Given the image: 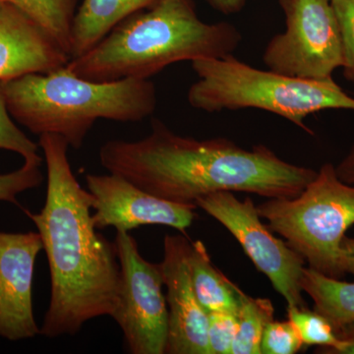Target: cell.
<instances>
[{"mask_svg":"<svg viewBox=\"0 0 354 354\" xmlns=\"http://www.w3.org/2000/svg\"><path fill=\"white\" fill-rule=\"evenodd\" d=\"M197 208L221 223L239 242L258 271L271 281L288 307H306L300 279L305 260L286 242L277 239L261 221L250 197L239 200L234 192L221 191L199 198Z\"/></svg>","mask_w":354,"mask_h":354,"instance_id":"obj_9","label":"cell"},{"mask_svg":"<svg viewBox=\"0 0 354 354\" xmlns=\"http://www.w3.org/2000/svg\"><path fill=\"white\" fill-rule=\"evenodd\" d=\"M43 249L38 232H0V337L7 341L39 335L32 308V279Z\"/></svg>","mask_w":354,"mask_h":354,"instance_id":"obj_11","label":"cell"},{"mask_svg":"<svg viewBox=\"0 0 354 354\" xmlns=\"http://www.w3.org/2000/svg\"><path fill=\"white\" fill-rule=\"evenodd\" d=\"M339 344L334 348L322 351L323 354H354V322L335 330Z\"/></svg>","mask_w":354,"mask_h":354,"instance_id":"obj_25","label":"cell"},{"mask_svg":"<svg viewBox=\"0 0 354 354\" xmlns=\"http://www.w3.org/2000/svg\"><path fill=\"white\" fill-rule=\"evenodd\" d=\"M85 180L97 230L129 232L143 225H165L186 234L196 216V205L160 199L118 174H87Z\"/></svg>","mask_w":354,"mask_h":354,"instance_id":"obj_10","label":"cell"},{"mask_svg":"<svg viewBox=\"0 0 354 354\" xmlns=\"http://www.w3.org/2000/svg\"><path fill=\"white\" fill-rule=\"evenodd\" d=\"M43 158L24 160L16 171L0 174V201L18 205V196L25 191L39 187L44 183Z\"/></svg>","mask_w":354,"mask_h":354,"instance_id":"obj_20","label":"cell"},{"mask_svg":"<svg viewBox=\"0 0 354 354\" xmlns=\"http://www.w3.org/2000/svg\"><path fill=\"white\" fill-rule=\"evenodd\" d=\"M274 315L271 300L244 295L232 354H261L263 333L268 323L274 320Z\"/></svg>","mask_w":354,"mask_h":354,"instance_id":"obj_18","label":"cell"},{"mask_svg":"<svg viewBox=\"0 0 354 354\" xmlns=\"http://www.w3.org/2000/svg\"><path fill=\"white\" fill-rule=\"evenodd\" d=\"M339 264L342 274L354 277V239L346 235L342 241Z\"/></svg>","mask_w":354,"mask_h":354,"instance_id":"obj_26","label":"cell"},{"mask_svg":"<svg viewBox=\"0 0 354 354\" xmlns=\"http://www.w3.org/2000/svg\"><path fill=\"white\" fill-rule=\"evenodd\" d=\"M46 165L43 209H24L41 237L50 272V300L39 335L73 337L88 321L113 317L120 305L121 270L115 244L97 232L91 194L77 180L57 134L39 136Z\"/></svg>","mask_w":354,"mask_h":354,"instance_id":"obj_1","label":"cell"},{"mask_svg":"<svg viewBox=\"0 0 354 354\" xmlns=\"http://www.w3.org/2000/svg\"><path fill=\"white\" fill-rule=\"evenodd\" d=\"M299 283L302 291L313 300L314 310L326 317L335 330L354 322V283L304 267Z\"/></svg>","mask_w":354,"mask_h":354,"instance_id":"obj_16","label":"cell"},{"mask_svg":"<svg viewBox=\"0 0 354 354\" xmlns=\"http://www.w3.org/2000/svg\"><path fill=\"white\" fill-rule=\"evenodd\" d=\"M335 171L342 181L354 185V145L348 155L335 167Z\"/></svg>","mask_w":354,"mask_h":354,"instance_id":"obj_27","label":"cell"},{"mask_svg":"<svg viewBox=\"0 0 354 354\" xmlns=\"http://www.w3.org/2000/svg\"><path fill=\"white\" fill-rule=\"evenodd\" d=\"M9 113L6 97L0 87V149L20 155L24 160H38L39 144L28 138L22 130L13 122Z\"/></svg>","mask_w":354,"mask_h":354,"instance_id":"obj_21","label":"cell"},{"mask_svg":"<svg viewBox=\"0 0 354 354\" xmlns=\"http://www.w3.org/2000/svg\"><path fill=\"white\" fill-rule=\"evenodd\" d=\"M295 325L290 320L285 322L271 321L266 326L261 341V354H295L304 348Z\"/></svg>","mask_w":354,"mask_h":354,"instance_id":"obj_22","label":"cell"},{"mask_svg":"<svg viewBox=\"0 0 354 354\" xmlns=\"http://www.w3.org/2000/svg\"><path fill=\"white\" fill-rule=\"evenodd\" d=\"M186 234L165 235L164 258L160 263L169 310L167 354H209V315L193 288Z\"/></svg>","mask_w":354,"mask_h":354,"instance_id":"obj_12","label":"cell"},{"mask_svg":"<svg viewBox=\"0 0 354 354\" xmlns=\"http://www.w3.org/2000/svg\"><path fill=\"white\" fill-rule=\"evenodd\" d=\"M0 87L13 118L34 134H57L80 149L99 120L139 122L157 108L155 85L145 79L94 82L66 65L48 73L2 81Z\"/></svg>","mask_w":354,"mask_h":354,"instance_id":"obj_4","label":"cell"},{"mask_svg":"<svg viewBox=\"0 0 354 354\" xmlns=\"http://www.w3.org/2000/svg\"><path fill=\"white\" fill-rule=\"evenodd\" d=\"M332 4L341 31L344 76L354 82V0H332Z\"/></svg>","mask_w":354,"mask_h":354,"instance_id":"obj_24","label":"cell"},{"mask_svg":"<svg viewBox=\"0 0 354 354\" xmlns=\"http://www.w3.org/2000/svg\"><path fill=\"white\" fill-rule=\"evenodd\" d=\"M121 270L120 299L111 318L120 326L125 348L132 354H165L169 310L160 264L140 253L128 232L114 239Z\"/></svg>","mask_w":354,"mask_h":354,"instance_id":"obj_8","label":"cell"},{"mask_svg":"<svg viewBox=\"0 0 354 354\" xmlns=\"http://www.w3.org/2000/svg\"><path fill=\"white\" fill-rule=\"evenodd\" d=\"M286 31L272 37L263 60L291 77L327 80L342 67L341 31L332 0H279Z\"/></svg>","mask_w":354,"mask_h":354,"instance_id":"obj_7","label":"cell"},{"mask_svg":"<svg viewBox=\"0 0 354 354\" xmlns=\"http://www.w3.org/2000/svg\"><path fill=\"white\" fill-rule=\"evenodd\" d=\"M0 3L19 9L69 55L76 0H0Z\"/></svg>","mask_w":354,"mask_h":354,"instance_id":"obj_17","label":"cell"},{"mask_svg":"<svg viewBox=\"0 0 354 354\" xmlns=\"http://www.w3.org/2000/svg\"><path fill=\"white\" fill-rule=\"evenodd\" d=\"M218 12L235 14L241 12L246 4V0H205Z\"/></svg>","mask_w":354,"mask_h":354,"instance_id":"obj_28","label":"cell"},{"mask_svg":"<svg viewBox=\"0 0 354 354\" xmlns=\"http://www.w3.org/2000/svg\"><path fill=\"white\" fill-rule=\"evenodd\" d=\"M198 79L188 90L192 108L220 113L257 109L277 114L305 131V118L326 109L354 111V97L334 79L312 80L255 68L234 55L192 62Z\"/></svg>","mask_w":354,"mask_h":354,"instance_id":"obj_5","label":"cell"},{"mask_svg":"<svg viewBox=\"0 0 354 354\" xmlns=\"http://www.w3.org/2000/svg\"><path fill=\"white\" fill-rule=\"evenodd\" d=\"M208 315L209 354H232V346L239 330V313L211 312Z\"/></svg>","mask_w":354,"mask_h":354,"instance_id":"obj_23","label":"cell"},{"mask_svg":"<svg viewBox=\"0 0 354 354\" xmlns=\"http://www.w3.org/2000/svg\"><path fill=\"white\" fill-rule=\"evenodd\" d=\"M156 0H83L74 16L70 59L81 57L99 44L115 26Z\"/></svg>","mask_w":354,"mask_h":354,"instance_id":"obj_14","label":"cell"},{"mask_svg":"<svg viewBox=\"0 0 354 354\" xmlns=\"http://www.w3.org/2000/svg\"><path fill=\"white\" fill-rule=\"evenodd\" d=\"M70 57L31 18L0 3V82L31 73H48Z\"/></svg>","mask_w":354,"mask_h":354,"instance_id":"obj_13","label":"cell"},{"mask_svg":"<svg viewBox=\"0 0 354 354\" xmlns=\"http://www.w3.org/2000/svg\"><path fill=\"white\" fill-rule=\"evenodd\" d=\"M100 162L153 196L196 205L199 198L221 192L295 198L316 176L310 167L290 164L264 145L250 150L225 138L181 136L158 120L138 141L111 140L100 149Z\"/></svg>","mask_w":354,"mask_h":354,"instance_id":"obj_2","label":"cell"},{"mask_svg":"<svg viewBox=\"0 0 354 354\" xmlns=\"http://www.w3.org/2000/svg\"><path fill=\"white\" fill-rule=\"evenodd\" d=\"M239 30L228 22L200 19L194 0H156L132 14L67 68L94 82L145 79L179 62L234 55Z\"/></svg>","mask_w":354,"mask_h":354,"instance_id":"obj_3","label":"cell"},{"mask_svg":"<svg viewBox=\"0 0 354 354\" xmlns=\"http://www.w3.org/2000/svg\"><path fill=\"white\" fill-rule=\"evenodd\" d=\"M288 320L295 325L304 346H319L317 353L339 344L334 327L326 317L308 307H288Z\"/></svg>","mask_w":354,"mask_h":354,"instance_id":"obj_19","label":"cell"},{"mask_svg":"<svg viewBox=\"0 0 354 354\" xmlns=\"http://www.w3.org/2000/svg\"><path fill=\"white\" fill-rule=\"evenodd\" d=\"M257 211L309 268L330 278L344 276L339 250L354 225V185L339 178L334 165H323L297 197L269 199Z\"/></svg>","mask_w":354,"mask_h":354,"instance_id":"obj_6","label":"cell"},{"mask_svg":"<svg viewBox=\"0 0 354 354\" xmlns=\"http://www.w3.org/2000/svg\"><path fill=\"white\" fill-rule=\"evenodd\" d=\"M188 264L195 293L207 313H239L245 293L214 265L201 241H191Z\"/></svg>","mask_w":354,"mask_h":354,"instance_id":"obj_15","label":"cell"}]
</instances>
